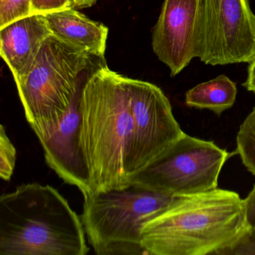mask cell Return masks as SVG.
Returning <instances> with one entry per match:
<instances>
[{"label":"cell","instance_id":"obj_19","mask_svg":"<svg viewBox=\"0 0 255 255\" xmlns=\"http://www.w3.org/2000/svg\"><path fill=\"white\" fill-rule=\"evenodd\" d=\"M243 201L246 225L248 228H255V185Z\"/></svg>","mask_w":255,"mask_h":255},{"label":"cell","instance_id":"obj_3","mask_svg":"<svg viewBox=\"0 0 255 255\" xmlns=\"http://www.w3.org/2000/svg\"><path fill=\"white\" fill-rule=\"evenodd\" d=\"M81 217L49 185L28 183L0 198V255H86Z\"/></svg>","mask_w":255,"mask_h":255},{"label":"cell","instance_id":"obj_17","mask_svg":"<svg viewBox=\"0 0 255 255\" xmlns=\"http://www.w3.org/2000/svg\"><path fill=\"white\" fill-rule=\"evenodd\" d=\"M255 255V228H248L240 240L222 255Z\"/></svg>","mask_w":255,"mask_h":255},{"label":"cell","instance_id":"obj_6","mask_svg":"<svg viewBox=\"0 0 255 255\" xmlns=\"http://www.w3.org/2000/svg\"><path fill=\"white\" fill-rule=\"evenodd\" d=\"M230 156L213 141L184 133L141 169L132 184L171 196L214 190L221 170Z\"/></svg>","mask_w":255,"mask_h":255},{"label":"cell","instance_id":"obj_16","mask_svg":"<svg viewBox=\"0 0 255 255\" xmlns=\"http://www.w3.org/2000/svg\"><path fill=\"white\" fill-rule=\"evenodd\" d=\"M31 14V0H0V28Z\"/></svg>","mask_w":255,"mask_h":255},{"label":"cell","instance_id":"obj_14","mask_svg":"<svg viewBox=\"0 0 255 255\" xmlns=\"http://www.w3.org/2000/svg\"><path fill=\"white\" fill-rule=\"evenodd\" d=\"M237 144V152L243 163L255 175V107L240 126Z\"/></svg>","mask_w":255,"mask_h":255},{"label":"cell","instance_id":"obj_13","mask_svg":"<svg viewBox=\"0 0 255 255\" xmlns=\"http://www.w3.org/2000/svg\"><path fill=\"white\" fill-rule=\"evenodd\" d=\"M237 95L236 83L226 76L220 75L188 91L186 104L189 107L207 109L220 116L234 106Z\"/></svg>","mask_w":255,"mask_h":255},{"label":"cell","instance_id":"obj_18","mask_svg":"<svg viewBox=\"0 0 255 255\" xmlns=\"http://www.w3.org/2000/svg\"><path fill=\"white\" fill-rule=\"evenodd\" d=\"M68 8H73L71 0H31V14L44 15Z\"/></svg>","mask_w":255,"mask_h":255},{"label":"cell","instance_id":"obj_21","mask_svg":"<svg viewBox=\"0 0 255 255\" xmlns=\"http://www.w3.org/2000/svg\"><path fill=\"white\" fill-rule=\"evenodd\" d=\"M73 8H89L96 3L98 0H71Z\"/></svg>","mask_w":255,"mask_h":255},{"label":"cell","instance_id":"obj_1","mask_svg":"<svg viewBox=\"0 0 255 255\" xmlns=\"http://www.w3.org/2000/svg\"><path fill=\"white\" fill-rule=\"evenodd\" d=\"M127 78L102 65L82 87L80 148L94 192L132 184L133 122Z\"/></svg>","mask_w":255,"mask_h":255},{"label":"cell","instance_id":"obj_15","mask_svg":"<svg viewBox=\"0 0 255 255\" xmlns=\"http://www.w3.org/2000/svg\"><path fill=\"white\" fill-rule=\"evenodd\" d=\"M16 149L7 135L5 127H0V177L5 181L11 180L16 162Z\"/></svg>","mask_w":255,"mask_h":255},{"label":"cell","instance_id":"obj_10","mask_svg":"<svg viewBox=\"0 0 255 255\" xmlns=\"http://www.w3.org/2000/svg\"><path fill=\"white\" fill-rule=\"evenodd\" d=\"M82 87L59 127L49 138L40 140V143L48 166L65 183L78 188L86 198L93 194L94 191L80 148V99Z\"/></svg>","mask_w":255,"mask_h":255},{"label":"cell","instance_id":"obj_7","mask_svg":"<svg viewBox=\"0 0 255 255\" xmlns=\"http://www.w3.org/2000/svg\"><path fill=\"white\" fill-rule=\"evenodd\" d=\"M255 15L249 0H202L198 58L206 65L250 63Z\"/></svg>","mask_w":255,"mask_h":255},{"label":"cell","instance_id":"obj_2","mask_svg":"<svg viewBox=\"0 0 255 255\" xmlns=\"http://www.w3.org/2000/svg\"><path fill=\"white\" fill-rule=\"evenodd\" d=\"M247 229L239 194L217 188L176 196L144 225L141 243L150 255H222Z\"/></svg>","mask_w":255,"mask_h":255},{"label":"cell","instance_id":"obj_11","mask_svg":"<svg viewBox=\"0 0 255 255\" xmlns=\"http://www.w3.org/2000/svg\"><path fill=\"white\" fill-rule=\"evenodd\" d=\"M51 35L42 14H30L0 28V54L14 81L27 74L44 41Z\"/></svg>","mask_w":255,"mask_h":255},{"label":"cell","instance_id":"obj_8","mask_svg":"<svg viewBox=\"0 0 255 255\" xmlns=\"http://www.w3.org/2000/svg\"><path fill=\"white\" fill-rule=\"evenodd\" d=\"M127 82L133 122L135 177L184 132L174 119L169 100L159 87L128 77Z\"/></svg>","mask_w":255,"mask_h":255},{"label":"cell","instance_id":"obj_20","mask_svg":"<svg viewBox=\"0 0 255 255\" xmlns=\"http://www.w3.org/2000/svg\"><path fill=\"white\" fill-rule=\"evenodd\" d=\"M243 86L249 92L255 93V57L249 63L248 68V77Z\"/></svg>","mask_w":255,"mask_h":255},{"label":"cell","instance_id":"obj_12","mask_svg":"<svg viewBox=\"0 0 255 255\" xmlns=\"http://www.w3.org/2000/svg\"><path fill=\"white\" fill-rule=\"evenodd\" d=\"M52 35L87 53L104 58L109 29L73 8L44 14Z\"/></svg>","mask_w":255,"mask_h":255},{"label":"cell","instance_id":"obj_9","mask_svg":"<svg viewBox=\"0 0 255 255\" xmlns=\"http://www.w3.org/2000/svg\"><path fill=\"white\" fill-rule=\"evenodd\" d=\"M201 15L202 0H164L153 28L152 47L171 77L198 57Z\"/></svg>","mask_w":255,"mask_h":255},{"label":"cell","instance_id":"obj_5","mask_svg":"<svg viewBox=\"0 0 255 255\" xmlns=\"http://www.w3.org/2000/svg\"><path fill=\"white\" fill-rule=\"evenodd\" d=\"M175 197L132 184L119 190L94 192L85 198L81 219L95 253L148 255L141 243L143 228Z\"/></svg>","mask_w":255,"mask_h":255},{"label":"cell","instance_id":"obj_4","mask_svg":"<svg viewBox=\"0 0 255 255\" xmlns=\"http://www.w3.org/2000/svg\"><path fill=\"white\" fill-rule=\"evenodd\" d=\"M90 56L51 35L27 74L15 80L26 120L39 141L59 127L84 83Z\"/></svg>","mask_w":255,"mask_h":255}]
</instances>
